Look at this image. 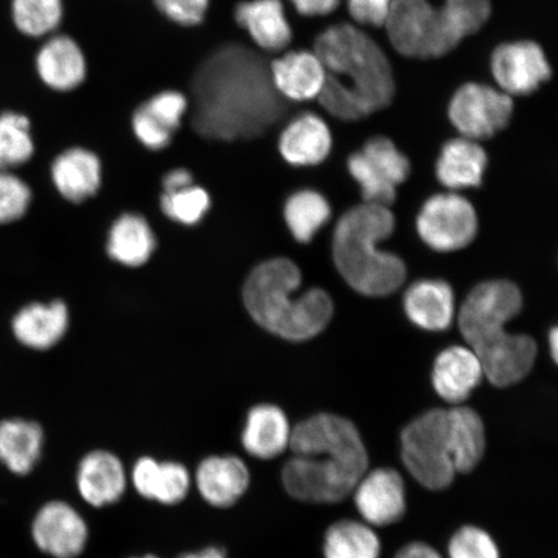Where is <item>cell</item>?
<instances>
[{"instance_id": "obj_42", "label": "cell", "mask_w": 558, "mask_h": 558, "mask_svg": "<svg viewBox=\"0 0 558 558\" xmlns=\"http://www.w3.org/2000/svg\"><path fill=\"white\" fill-rule=\"evenodd\" d=\"M393 0H348L349 15L360 25L384 27Z\"/></svg>"}, {"instance_id": "obj_19", "label": "cell", "mask_w": 558, "mask_h": 558, "mask_svg": "<svg viewBox=\"0 0 558 558\" xmlns=\"http://www.w3.org/2000/svg\"><path fill=\"white\" fill-rule=\"evenodd\" d=\"M278 149L289 165L317 166L330 156L332 135L323 118L304 113L286 125L279 136Z\"/></svg>"}, {"instance_id": "obj_39", "label": "cell", "mask_w": 558, "mask_h": 558, "mask_svg": "<svg viewBox=\"0 0 558 558\" xmlns=\"http://www.w3.org/2000/svg\"><path fill=\"white\" fill-rule=\"evenodd\" d=\"M143 105L159 123L172 132L180 128L190 107L185 95L173 89L162 90Z\"/></svg>"}, {"instance_id": "obj_16", "label": "cell", "mask_w": 558, "mask_h": 558, "mask_svg": "<svg viewBox=\"0 0 558 558\" xmlns=\"http://www.w3.org/2000/svg\"><path fill=\"white\" fill-rule=\"evenodd\" d=\"M35 69L48 88L70 93L86 81L87 60L73 38L54 35L40 47L35 58Z\"/></svg>"}, {"instance_id": "obj_13", "label": "cell", "mask_w": 558, "mask_h": 558, "mask_svg": "<svg viewBox=\"0 0 558 558\" xmlns=\"http://www.w3.org/2000/svg\"><path fill=\"white\" fill-rule=\"evenodd\" d=\"M353 495L359 513L369 526L393 525L407 512V487L401 474L392 469L366 472Z\"/></svg>"}, {"instance_id": "obj_31", "label": "cell", "mask_w": 558, "mask_h": 558, "mask_svg": "<svg viewBox=\"0 0 558 558\" xmlns=\"http://www.w3.org/2000/svg\"><path fill=\"white\" fill-rule=\"evenodd\" d=\"M331 214V206L325 195L312 190L291 194L283 208L286 225L300 243L312 242L330 220Z\"/></svg>"}, {"instance_id": "obj_20", "label": "cell", "mask_w": 558, "mask_h": 558, "mask_svg": "<svg viewBox=\"0 0 558 558\" xmlns=\"http://www.w3.org/2000/svg\"><path fill=\"white\" fill-rule=\"evenodd\" d=\"M236 24L254 44L267 52H279L290 45L292 31L282 0H248L236 5Z\"/></svg>"}, {"instance_id": "obj_22", "label": "cell", "mask_w": 558, "mask_h": 558, "mask_svg": "<svg viewBox=\"0 0 558 558\" xmlns=\"http://www.w3.org/2000/svg\"><path fill=\"white\" fill-rule=\"evenodd\" d=\"M487 155L483 146L473 140L452 138L442 146L436 163L439 183L456 192L483 184Z\"/></svg>"}, {"instance_id": "obj_21", "label": "cell", "mask_w": 558, "mask_h": 558, "mask_svg": "<svg viewBox=\"0 0 558 558\" xmlns=\"http://www.w3.org/2000/svg\"><path fill=\"white\" fill-rule=\"evenodd\" d=\"M69 326L68 306L61 300L32 303L21 308L12 320V330L21 344L47 351L64 338Z\"/></svg>"}, {"instance_id": "obj_41", "label": "cell", "mask_w": 558, "mask_h": 558, "mask_svg": "<svg viewBox=\"0 0 558 558\" xmlns=\"http://www.w3.org/2000/svg\"><path fill=\"white\" fill-rule=\"evenodd\" d=\"M163 16L181 26H197L205 20L209 0H155Z\"/></svg>"}, {"instance_id": "obj_46", "label": "cell", "mask_w": 558, "mask_h": 558, "mask_svg": "<svg viewBox=\"0 0 558 558\" xmlns=\"http://www.w3.org/2000/svg\"><path fill=\"white\" fill-rule=\"evenodd\" d=\"M179 558H227L225 550L216 547H209L201 553L186 554Z\"/></svg>"}, {"instance_id": "obj_45", "label": "cell", "mask_w": 558, "mask_h": 558, "mask_svg": "<svg viewBox=\"0 0 558 558\" xmlns=\"http://www.w3.org/2000/svg\"><path fill=\"white\" fill-rule=\"evenodd\" d=\"M396 558H442V556L428 544L416 542L402 547Z\"/></svg>"}, {"instance_id": "obj_32", "label": "cell", "mask_w": 558, "mask_h": 558, "mask_svg": "<svg viewBox=\"0 0 558 558\" xmlns=\"http://www.w3.org/2000/svg\"><path fill=\"white\" fill-rule=\"evenodd\" d=\"M380 550L379 536L367 523L339 521L325 535V558H380Z\"/></svg>"}, {"instance_id": "obj_35", "label": "cell", "mask_w": 558, "mask_h": 558, "mask_svg": "<svg viewBox=\"0 0 558 558\" xmlns=\"http://www.w3.org/2000/svg\"><path fill=\"white\" fill-rule=\"evenodd\" d=\"M211 199L204 187L191 185L172 193H163L160 208L167 218L183 226H195L205 218Z\"/></svg>"}, {"instance_id": "obj_24", "label": "cell", "mask_w": 558, "mask_h": 558, "mask_svg": "<svg viewBox=\"0 0 558 558\" xmlns=\"http://www.w3.org/2000/svg\"><path fill=\"white\" fill-rule=\"evenodd\" d=\"M197 485L207 504L227 508L233 506L246 493L250 472L240 458H207L197 471Z\"/></svg>"}, {"instance_id": "obj_8", "label": "cell", "mask_w": 558, "mask_h": 558, "mask_svg": "<svg viewBox=\"0 0 558 558\" xmlns=\"http://www.w3.org/2000/svg\"><path fill=\"white\" fill-rule=\"evenodd\" d=\"M401 458L411 476L428 490L451 486L458 473L450 452L448 410L425 411L403 429Z\"/></svg>"}, {"instance_id": "obj_11", "label": "cell", "mask_w": 558, "mask_h": 558, "mask_svg": "<svg viewBox=\"0 0 558 558\" xmlns=\"http://www.w3.org/2000/svg\"><path fill=\"white\" fill-rule=\"evenodd\" d=\"M512 96L504 90L466 83L460 87L449 104L450 121L462 137L478 142L505 130L513 114Z\"/></svg>"}, {"instance_id": "obj_14", "label": "cell", "mask_w": 558, "mask_h": 558, "mask_svg": "<svg viewBox=\"0 0 558 558\" xmlns=\"http://www.w3.org/2000/svg\"><path fill=\"white\" fill-rule=\"evenodd\" d=\"M33 539L37 547L54 558H75L86 547L88 532L78 512L62 501H51L35 515Z\"/></svg>"}, {"instance_id": "obj_28", "label": "cell", "mask_w": 558, "mask_h": 558, "mask_svg": "<svg viewBox=\"0 0 558 558\" xmlns=\"http://www.w3.org/2000/svg\"><path fill=\"white\" fill-rule=\"evenodd\" d=\"M448 435L453 469L470 473L481 462L486 450V430L477 411L457 404L448 409Z\"/></svg>"}, {"instance_id": "obj_6", "label": "cell", "mask_w": 558, "mask_h": 558, "mask_svg": "<svg viewBox=\"0 0 558 558\" xmlns=\"http://www.w3.org/2000/svg\"><path fill=\"white\" fill-rule=\"evenodd\" d=\"M395 228L396 218L389 207L367 204L349 209L335 227V267L359 294L388 296L407 279V265L401 257L379 247Z\"/></svg>"}, {"instance_id": "obj_25", "label": "cell", "mask_w": 558, "mask_h": 558, "mask_svg": "<svg viewBox=\"0 0 558 558\" xmlns=\"http://www.w3.org/2000/svg\"><path fill=\"white\" fill-rule=\"evenodd\" d=\"M76 483L88 505L104 507L122 498L125 473L120 459L113 453L94 451L82 460Z\"/></svg>"}, {"instance_id": "obj_1", "label": "cell", "mask_w": 558, "mask_h": 558, "mask_svg": "<svg viewBox=\"0 0 558 558\" xmlns=\"http://www.w3.org/2000/svg\"><path fill=\"white\" fill-rule=\"evenodd\" d=\"M295 453L282 470L292 498L306 504H338L354 490L367 472L368 453L360 430L348 418L317 414L291 430Z\"/></svg>"}, {"instance_id": "obj_27", "label": "cell", "mask_w": 558, "mask_h": 558, "mask_svg": "<svg viewBox=\"0 0 558 558\" xmlns=\"http://www.w3.org/2000/svg\"><path fill=\"white\" fill-rule=\"evenodd\" d=\"M44 444V429L38 423L19 417L0 422V463L17 476L34 470Z\"/></svg>"}, {"instance_id": "obj_38", "label": "cell", "mask_w": 558, "mask_h": 558, "mask_svg": "<svg viewBox=\"0 0 558 558\" xmlns=\"http://www.w3.org/2000/svg\"><path fill=\"white\" fill-rule=\"evenodd\" d=\"M444 9L463 39L477 33L492 15L490 0H445Z\"/></svg>"}, {"instance_id": "obj_29", "label": "cell", "mask_w": 558, "mask_h": 558, "mask_svg": "<svg viewBox=\"0 0 558 558\" xmlns=\"http://www.w3.org/2000/svg\"><path fill=\"white\" fill-rule=\"evenodd\" d=\"M132 481L136 490L146 499L162 505H177L186 497L191 477L184 465L157 462L153 458H142L134 466Z\"/></svg>"}, {"instance_id": "obj_17", "label": "cell", "mask_w": 558, "mask_h": 558, "mask_svg": "<svg viewBox=\"0 0 558 558\" xmlns=\"http://www.w3.org/2000/svg\"><path fill=\"white\" fill-rule=\"evenodd\" d=\"M484 376L477 355L469 347L453 345L437 355L432 384L444 401L457 407L470 399Z\"/></svg>"}, {"instance_id": "obj_15", "label": "cell", "mask_w": 558, "mask_h": 558, "mask_svg": "<svg viewBox=\"0 0 558 558\" xmlns=\"http://www.w3.org/2000/svg\"><path fill=\"white\" fill-rule=\"evenodd\" d=\"M271 85L284 99L303 102L317 99L325 86L326 70L311 51H290L269 66Z\"/></svg>"}, {"instance_id": "obj_9", "label": "cell", "mask_w": 558, "mask_h": 558, "mask_svg": "<svg viewBox=\"0 0 558 558\" xmlns=\"http://www.w3.org/2000/svg\"><path fill=\"white\" fill-rule=\"evenodd\" d=\"M348 170L357 181L365 204L389 207L397 197V186L409 179L411 165L393 142L378 136L349 157Z\"/></svg>"}, {"instance_id": "obj_18", "label": "cell", "mask_w": 558, "mask_h": 558, "mask_svg": "<svg viewBox=\"0 0 558 558\" xmlns=\"http://www.w3.org/2000/svg\"><path fill=\"white\" fill-rule=\"evenodd\" d=\"M403 308L418 329L445 331L456 318V296L448 282L441 279H421L404 292Z\"/></svg>"}, {"instance_id": "obj_40", "label": "cell", "mask_w": 558, "mask_h": 558, "mask_svg": "<svg viewBox=\"0 0 558 558\" xmlns=\"http://www.w3.org/2000/svg\"><path fill=\"white\" fill-rule=\"evenodd\" d=\"M132 130L145 148L150 150H162L170 145L173 132L159 123L148 110L142 107L135 110L132 116Z\"/></svg>"}, {"instance_id": "obj_47", "label": "cell", "mask_w": 558, "mask_h": 558, "mask_svg": "<svg viewBox=\"0 0 558 558\" xmlns=\"http://www.w3.org/2000/svg\"><path fill=\"white\" fill-rule=\"evenodd\" d=\"M548 341H549L550 354H553V359H554V361H557V353H558V330L556 329V327H554V329H553V330H550V332H549V337H548Z\"/></svg>"}, {"instance_id": "obj_43", "label": "cell", "mask_w": 558, "mask_h": 558, "mask_svg": "<svg viewBox=\"0 0 558 558\" xmlns=\"http://www.w3.org/2000/svg\"><path fill=\"white\" fill-rule=\"evenodd\" d=\"M303 16H326L338 9L340 0H290Z\"/></svg>"}, {"instance_id": "obj_44", "label": "cell", "mask_w": 558, "mask_h": 558, "mask_svg": "<svg viewBox=\"0 0 558 558\" xmlns=\"http://www.w3.org/2000/svg\"><path fill=\"white\" fill-rule=\"evenodd\" d=\"M193 185V174L185 169H174L163 178L165 193L178 192Z\"/></svg>"}, {"instance_id": "obj_3", "label": "cell", "mask_w": 558, "mask_h": 558, "mask_svg": "<svg viewBox=\"0 0 558 558\" xmlns=\"http://www.w3.org/2000/svg\"><path fill=\"white\" fill-rule=\"evenodd\" d=\"M313 52L326 70L317 99L327 113L340 121H359L392 101L396 85L387 54L359 27H329L317 38Z\"/></svg>"}, {"instance_id": "obj_10", "label": "cell", "mask_w": 558, "mask_h": 558, "mask_svg": "<svg viewBox=\"0 0 558 558\" xmlns=\"http://www.w3.org/2000/svg\"><path fill=\"white\" fill-rule=\"evenodd\" d=\"M422 241L438 253H456L469 247L478 232L476 209L458 193L432 195L416 218Z\"/></svg>"}, {"instance_id": "obj_5", "label": "cell", "mask_w": 558, "mask_h": 558, "mask_svg": "<svg viewBox=\"0 0 558 558\" xmlns=\"http://www.w3.org/2000/svg\"><path fill=\"white\" fill-rule=\"evenodd\" d=\"M302 282L298 265L284 257L257 265L243 286V303L251 318L284 340L316 338L330 324L332 299L323 289L298 294Z\"/></svg>"}, {"instance_id": "obj_37", "label": "cell", "mask_w": 558, "mask_h": 558, "mask_svg": "<svg viewBox=\"0 0 558 558\" xmlns=\"http://www.w3.org/2000/svg\"><path fill=\"white\" fill-rule=\"evenodd\" d=\"M450 558H500L497 543L477 526L459 529L449 543Z\"/></svg>"}, {"instance_id": "obj_26", "label": "cell", "mask_w": 558, "mask_h": 558, "mask_svg": "<svg viewBox=\"0 0 558 558\" xmlns=\"http://www.w3.org/2000/svg\"><path fill=\"white\" fill-rule=\"evenodd\" d=\"M291 427L288 416L275 404H257L247 415L242 434L244 450L264 460L274 459L289 448Z\"/></svg>"}, {"instance_id": "obj_4", "label": "cell", "mask_w": 558, "mask_h": 558, "mask_svg": "<svg viewBox=\"0 0 558 558\" xmlns=\"http://www.w3.org/2000/svg\"><path fill=\"white\" fill-rule=\"evenodd\" d=\"M521 310L520 289L505 279L477 284L460 306V333L477 355L487 380L498 388L525 379L538 354L533 338L506 329Z\"/></svg>"}, {"instance_id": "obj_2", "label": "cell", "mask_w": 558, "mask_h": 558, "mask_svg": "<svg viewBox=\"0 0 558 558\" xmlns=\"http://www.w3.org/2000/svg\"><path fill=\"white\" fill-rule=\"evenodd\" d=\"M198 81L201 108L195 128L220 140L260 135L279 113L269 69L243 51H222L208 62ZM279 96V95H278Z\"/></svg>"}, {"instance_id": "obj_34", "label": "cell", "mask_w": 558, "mask_h": 558, "mask_svg": "<svg viewBox=\"0 0 558 558\" xmlns=\"http://www.w3.org/2000/svg\"><path fill=\"white\" fill-rule=\"evenodd\" d=\"M11 13L16 29L31 38L47 37L64 17L62 0H12Z\"/></svg>"}, {"instance_id": "obj_23", "label": "cell", "mask_w": 558, "mask_h": 558, "mask_svg": "<svg viewBox=\"0 0 558 558\" xmlns=\"http://www.w3.org/2000/svg\"><path fill=\"white\" fill-rule=\"evenodd\" d=\"M52 180L56 190L73 204H81L100 190L101 162L94 151L72 148L53 160Z\"/></svg>"}, {"instance_id": "obj_12", "label": "cell", "mask_w": 558, "mask_h": 558, "mask_svg": "<svg viewBox=\"0 0 558 558\" xmlns=\"http://www.w3.org/2000/svg\"><path fill=\"white\" fill-rule=\"evenodd\" d=\"M492 73L505 94L523 96L533 94L547 82L553 69L538 44L520 40L495 48Z\"/></svg>"}, {"instance_id": "obj_7", "label": "cell", "mask_w": 558, "mask_h": 558, "mask_svg": "<svg viewBox=\"0 0 558 558\" xmlns=\"http://www.w3.org/2000/svg\"><path fill=\"white\" fill-rule=\"evenodd\" d=\"M386 27L397 52L411 59H437L463 40L442 7L429 0H393Z\"/></svg>"}, {"instance_id": "obj_33", "label": "cell", "mask_w": 558, "mask_h": 558, "mask_svg": "<svg viewBox=\"0 0 558 558\" xmlns=\"http://www.w3.org/2000/svg\"><path fill=\"white\" fill-rule=\"evenodd\" d=\"M34 156L29 118L16 111L0 114V170L11 171Z\"/></svg>"}, {"instance_id": "obj_36", "label": "cell", "mask_w": 558, "mask_h": 558, "mask_svg": "<svg viewBox=\"0 0 558 558\" xmlns=\"http://www.w3.org/2000/svg\"><path fill=\"white\" fill-rule=\"evenodd\" d=\"M29 185L17 174L0 170V225L24 218L32 204Z\"/></svg>"}, {"instance_id": "obj_30", "label": "cell", "mask_w": 558, "mask_h": 558, "mask_svg": "<svg viewBox=\"0 0 558 558\" xmlns=\"http://www.w3.org/2000/svg\"><path fill=\"white\" fill-rule=\"evenodd\" d=\"M156 246L149 222L142 215L124 214L110 229L107 250L114 262L136 268L150 259Z\"/></svg>"}, {"instance_id": "obj_48", "label": "cell", "mask_w": 558, "mask_h": 558, "mask_svg": "<svg viewBox=\"0 0 558 558\" xmlns=\"http://www.w3.org/2000/svg\"><path fill=\"white\" fill-rule=\"evenodd\" d=\"M135 558H157L156 556H144V557H135Z\"/></svg>"}]
</instances>
